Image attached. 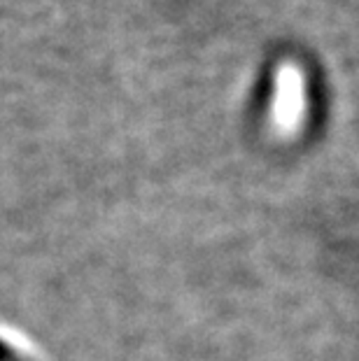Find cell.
<instances>
[{
	"instance_id": "1",
	"label": "cell",
	"mask_w": 359,
	"mask_h": 361,
	"mask_svg": "<svg viewBox=\"0 0 359 361\" xmlns=\"http://www.w3.org/2000/svg\"><path fill=\"white\" fill-rule=\"evenodd\" d=\"M308 117V80L303 68L292 59L280 61L273 71L269 105L271 126L278 135H296Z\"/></svg>"
}]
</instances>
